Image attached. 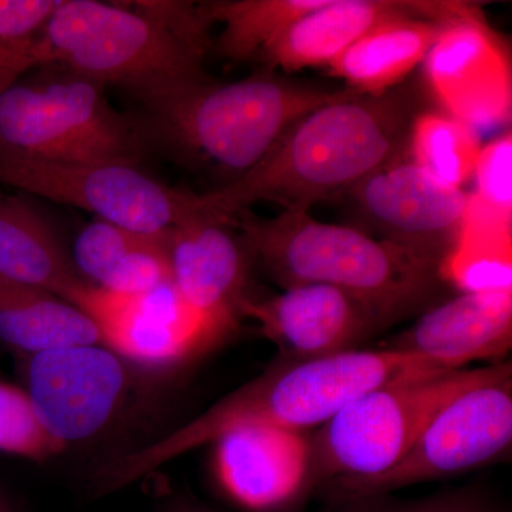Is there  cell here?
Listing matches in <instances>:
<instances>
[{"label":"cell","mask_w":512,"mask_h":512,"mask_svg":"<svg viewBox=\"0 0 512 512\" xmlns=\"http://www.w3.org/2000/svg\"><path fill=\"white\" fill-rule=\"evenodd\" d=\"M416 86L402 83L380 96L353 92L311 111L248 173L197 194L198 212L227 221L258 202L309 212L318 202L348 194L403 158L414 117L424 110Z\"/></svg>","instance_id":"obj_1"},{"label":"cell","mask_w":512,"mask_h":512,"mask_svg":"<svg viewBox=\"0 0 512 512\" xmlns=\"http://www.w3.org/2000/svg\"><path fill=\"white\" fill-rule=\"evenodd\" d=\"M434 370L444 369L424 357L387 348L286 360L163 439L107 464L99 473V487L104 493L119 490L239 427L266 424L305 433L328 423L369 390Z\"/></svg>","instance_id":"obj_2"},{"label":"cell","mask_w":512,"mask_h":512,"mask_svg":"<svg viewBox=\"0 0 512 512\" xmlns=\"http://www.w3.org/2000/svg\"><path fill=\"white\" fill-rule=\"evenodd\" d=\"M211 28L204 5L190 2L57 0L37 40L35 69L59 64L143 103L210 77Z\"/></svg>","instance_id":"obj_3"},{"label":"cell","mask_w":512,"mask_h":512,"mask_svg":"<svg viewBox=\"0 0 512 512\" xmlns=\"http://www.w3.org/2000/svg\"><path fill=\"white\" fill-rule=\"evenodd\" d=\"M227 221L276 284L332 286L367 306L383 328L423 308L444 281L434 262L309 212L261 218L245 210Z\"/></svg>","instance_id":"obj_4"},{"label":"cell","mask_w":512,"mask_h":512,"mask_svg":"<svg viewBox=\"0 0 512 512\" xmlns=\"http://www.w3.org/2000/svg\"><path fill=\"white\" fill-rule=\"evenodd\" d=\"M352 93L264 69L231 83L207 77L141 104L146 130L181 160L222 175V187L254 168L301 117Z\"/></svg>","instance_id":"obj_5"},{"label":"cell","mask_w":512,"mask_h":512,"mask_svg":"<svg viewBox=\"0 0 512 512\" xmlns=\"http://www.w3.org/2000/svg\"><path fill=\"white\" fill-rule=\"evenodd\" d=\"M35 70L0 97V158L140 164L144 133L103 84L59 64Z\"/></svg>","instance_id":"obj_6"},{"label":"cell","mask_w":512,"mask_h":512,"mask_svg":"<svg viewBox=\"0 0 512 512\" xmlns=\"http://www.w3.org/2000/svg\"><path fill=\"white\" fill-rule=\"evenodd\" d=\"M511 370V362L434 370L392 380L356 397L309 439L312 481L384 473L406 456L447 404Z\"/></svg>","instance_id":"obj_7"},{"label":"cell","mask_w":512,"mask_h":512,"mask_svg":"<svg viewBox=\"0 0 512 512\" xmlns=\"http://www.w3.org/2000/svg\"><path fill=\"white\" fill-rule=\"evenodd\" d=\"M0 185L92 212L128 231L161 235L201 214L194 192L175 190L138 164L50 163L0 158Z\"/></svg>","instance_id":"obj_8"},{"label":"cell","mask_w":512,"mask_h":512,"mask_svg":"<svg viewBox=\"0 0 512 512\" xmlns=\"http://www.w3.org/2000/svg\"><path fill=\"white\" fill-rule=\"evenodd\" d=\"M512 443V370L447 404L406 456L373 477L332 481L346 495L392 494L467 473L503 457Z\"/></svg>","instance_id":"obj_9"},{"label":"cell","mask_w":512,"mask_h":512,"mask_svg":"<svg viewBox=\"0 0 512 512\" xmlns=\"http://www.w3.org/2000/svg\"><path fill=\"white\" fill-rule=\"evenodd\" d=\"M377 238L440 266L456 247L468 194L433 180L403 158L380 168L348 192Z\"/></svg>","instance_id":"obj_10"},{"label":"cell","mask_w":512,"mask_h":512,"mask_svg":"<svg viewBox=\"0 0 512 512\" xmlns=\"http://www.w3.org/2000/svg\"><path fill=\"white\" fill-rule=\"evenodd\" d=\"M423 64L427 87L448 116L476 130L511 120L510 53L480 5L444 23Z\"/></svg>","instance_id":"obj_11"},{"label":"cell","mask_w":512,"mask_h":512,"mask_svg":"<svg viewBox=\"0 0 512 512\" xmlns=\"http://www.w3.org/2000/svg\"><path fill=\"white\" fill-rule=\"evenodd\" d=\"M25 390L50 436L62 444L100 433L123 402L121 357L103 345H80L29 355Z\"/></svg>","instance_id":"obj_12"},{"label":"cell","mask_w":512,"mask_h":512,"mask_svg":"<svg viewBox=\"0 0 512 512\" xmlns=\"http://www.w3.org/2000/svg\"><path fill=\"white\" fill-rule=\"evenodd\" d=\"M171 284L215 342L231 335L249 298L251 258L228 221L198 214L168 232Z\"/></svg>","instance_id":"obj_13"},{"label":"cell","mask_w":512,"mask_h":512,"mask_svg":"<svg viewBox=\"0 0 512 512\" xmlns=\"http://www.w3.org/2000/svg\"><path fill=\"white\" fill-rule=\"evenodd\" d=\"M72 305L96 323L104 348L138 365L177 366L218 345L185 308L173 284L138 296L89 284Z\"/></svg>","instance_id":"obj_14"},{"label":"cell","mask_w":512,"mask_h":512,"mask_svg":"<svg viewBox=\"0 0 512 512\" xmlns=\"http://www.w3.org/2000/svg\"><path fill=\"white\" fill-rule=\"evenodd\" d=\"M212 444L215 480L242 510L284 511L312 484L311 443L303 431L256 424Z\"/></svg>","instance_id":"obj_15"},{"label":"cell","mask_w":512,"mask_h":512,"mask_svg":"<svg viewBox=\"0 0 512 512\" xmlns=\"http://www.w3.org/2000/svg\"><path fill=\"white\" fill-rule=\"evenodd\" d=\"M241 313L255 320L289 360L350 352L383 329L362 302L326 285L292 286L269 298H248Z\"/></svg>","instance_id":"obj_16"},{"label":"cell","mask_w":512,"mask_h":512,"mask_svg":"<svg viewBox=\"0 0 512 512\" xmlns=\"http://www.w3.org/2000/svg\"><path fill=\"white\" fill-rule=\"evenodd\" d=\"M453 0H325L262 50L266 70L299 72L329 66L367 32L387 20L419 16L446 23L473 8Z\"/></svg>","instance_id":"obj_17"},{"label":"cell","mask_w":512,"mask_h":512,"mask_svg":"<svg viewBox=\"0 0 512 512\" xmlns=\"http://www.w3.org/2000/svg\"><path fill=\"white\" fill-rule=\"evenodd\" d=\"M512 345V291L463 292L430 309L387 346L440 369L500 359Z\"/></svg>","instance_id":"obj_18"},{"label":"cell","mask_w":512,"mask_h":512,"mask_svg":"<svg viewBox=\"0 0 512 512\" xmlns=\"http://www.w3.org/2000/svg\"><path fill=\"white\" fill-rule=\"evenodd\" d=\"M0 275L72 303L84 286L55 227L23 195L0 191Z\"/></svg>","instance_id":"obj_19"},{"label":"cell","mask_w":512,"mask_h":512,"mask_svg":"<svg viewBox=\"0 0 512 512\" xmlns=\"http://www.w3.org/2000/svg\"><path fill=\"white\" fill-rule=\"evenodd\" d=\"M443 25L419 16L387 20L329 63V72L362 96L390 92L424 62Z\"/></svg>","instance_id":"obj_20"},{"label":"cell","mask_w":512,"mask_h":512,"mask_svg":"<svg viewBox=\"0 0 512 512\" xmlns=\"http://www.w3.org/2000/svg\"><path fill=\"white\" fill-rule=\"evenodd\" d=\"M0 342L35 355L69 346L101 345L86 313L59 296L0 275Z\"/></svg>","instance_id":"obj_21"},{"label":"cell","mask_w":512,"mask_h":512,"mask_svg":"<svg viewBox=\"0 0 512 512\" xmlns=\"http://www.w3.org/2000/svg\"><path fill=\"white\" fill-rule=\"evenodd\" d=\"M512 218L473 194L456 247L441 265V276L463 292L512 291Z\"/></svg>","instance_id":"obj_22"},{"label":"cell","mask_w":512,"mask_h":512,"mask_svg":"<svg viewBox=\"0 0 512 512\" xmlns=\"http://www.w3.org/2000/svg\"><path fill=\"white\" fill-rule=\"evenodd\" d=\"M325 0H232L204 3L211 25H221L215 49L234 62L261 55L272 40Z\"/></svg>","instance_id":"obj_23"},{"label":"cell","mask_w":512,"mask_h":512,"mask_svg":"<svg viewBox=\"0 0 512 512\" xmlns=\"http://www.w3.org/2000/svg\"><path fill=\"white\" fill-rule=\"evenodd\" d=\"M481 141L476 128L444 111L421 110L410 127V161L433 180L461 190L473 178Z\"/></svg>","instance_id":"obj_24"},{"label":"cell","mask_w":512,"mask_h":512,"mask_svg":"<svg viewBox=\"0 0 512 512\" xmlns=\"http://www.w3.org/2000/svg\"><path fill=\"white\" fill-rule=\"evenodd\" d=\"M57 0H0V97L35 69L37 40Z\"/></svg>","instance_id":"obj_25"},{"label":"cell","mask_w":512,"mask_h":512,"mask_svg":"<svg viewBox=\"0 0 512 512\" xmlns=\"http://www.w3.org/2000/svg\"><path fill=\"white\" fill-rule=\"evenodd\" d=\"M64 450L40 420L28 392L0 382V453L45 461Z\"/></svg>","instance_id":"obj_26"},{"label":"cell","mask_w":512,"mask_h":512,"mask_svg":"<svg viewBox=\"0 0 512 512\" xmlns=\"http://www.w3.org/2000/svg\"><path fill=\"white\" fill-rule=\"evenodd\" d=\"M335 512H507L494 498L476 488L448 491L417 500H399L390 494L346 495Z\"/></svg>","instance_id":"obj_27"},{"label":"cell","mask_w":512,"mask_h":512,"mask_svg":"<svg viewBox=\"0 0 512 512\" xmlns=\"http://www.w3.org/2000/svg\"><path fill=\"white\" fill-rule=\"evenodd\" d=\"M474 197L504 217L512 218V133L501 134L481 147L473 174Z\"/></svg>","instance_id":"obj_28"},{"label":"cell","mask_w":512,"mask_h":512,"mask_svg":"<svg viewBox=\"0 0 512 512\" xmlns=\"http://www.w3.org/2000/svg\"><path fill=\"white\" fill-rule=\"evenodd\" d=\"M167 512H211L208 510H204V508L195 507V505L181 504L175 505V507L170 508Z\"/></svg>","instance_id":"obj_29"},{"label":"cell","mask_w":512,"mask_h":512,"mask_svg":"<svg viewBox=\"0 0 512 512\" xmlns=\"http://www.w3.org/2000/svg\"><path fill=\"white\" fill-rule=\"evenodd\" d=\"M0 512H18L13 508V505L9 503L8 498L0 491Z\"/></svg>","instance_id":"obj_30"}]
</instances>
